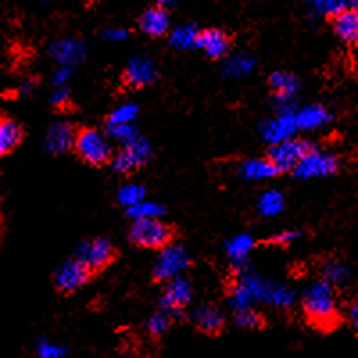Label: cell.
I'll return each mask as SVG.
<instances>
[{
	"instance_id": "29",
	"label": "cell",
	"mask_w": 358,
	"mask_h": 358,
	"mask_svg": "<svg viewBox=\"0 0 358 358\" xmlns=\"http://www.w3.org/2000/svg\"><path fill=\"white\" fill-rule=\"evenodd\" d=\"M171 322H172V315L167 312H158L155 313L151 317V321H149V331H151V335H155V337H159V335H163L165 331L171 328Z\"/></svg>"
},
{
	"instance_id": "31",
	"label": "cell",
	"mask_w": 358,
	"mask_h": 358,
	"mask_svg": "<svg viewBox=\"0 0 358 358\" xmlns=\"http://www.w3.org/2000/svg\"><path fill=\"white\" fill-rule=\"evenodd\" d=\"M38 355L40 358H63L65 357V350L59 346H54L47 341L38 342Z\"/></svg>"
},
{
	"instance_id": "1",
	"label": "cell",
	"mask_w": 358,
	"mask_h": 358,
	"mask_svg": "<svg viewBox=\"0 0 358 358\" xmlns=\"http://www.w3.org/2000/svg\"><path fill=\"white\" fill-rule=\"evenodd\" d=\"M303 312L312 326L330 331L338 326V306L334 285L330 281H315L303 296Z\"/></svg>"
},
{
	"instance_id": "25",
	"label": "cell",
	"mask_w": 358,
	"mask_h": 358,
	"mask_svg": "<svg viewBox=\"0 0 358 358\" xmlns=\"http://www.w3.org/2000/svg\"><path fill=\"white\" fill-rule=\"evenodd\" d=\"M197 31L192 25H185V27L176 29L174 33H172L171 41L174 47H179V49H187V47H192V45H196L197 41Z\"/></svg>"
},
{
	"instance_id": "4",
	"label": "cell",
	"mask_w": 358,
	"mask_h": 358,
	"mask_svg": "<svg viewBox=\"0 0 358 358\" xmlns=\"http://www.w3.org/2000/svg\"><path fill=\"white\" fill-rule=\"evenodd\" d=\"M313 151H315V149H313L312 143L305 142V140L289 138L283 140V142L273 143L267 158L273 162V165L278 169V172L283 174V172L296 171V169L301 165L303 159H305L306 156L312 155Z\"/></svg>"
},
{
	"instance_id": "19",
	"label": "cell",
	"mask_w": 358,
	"mask_h": 358,
	"mask_svg": "<svg viewBox=\"0 0 358 358\" xmlns=\"http://www.w3.org/2000/svg\"><path fill=\"white\" fill-rule=\"evenodd\" d=\"M268 86L276 94V97H280V101H285V99H290L296 94L299 83L290 73L274 72L271 79H268Z\"/></svg>"
},
{
	"instance_id": "15",
	"label": "cell",
	"mask_w": 358,
	"mask_h": 358,
	"mask_svg": "<svg viewBox=\"0 0 358 358\" xmlns=\"http://www.w3.org/2000/svg\"><path fill=\"white\" fill-rule=\"evenodd\" d=\"M140 29L147 36L151 38H159L169 31V25H171V20H169V15L165 9L162 8H151L147 9L140 17Z\"/></svg>"
},
{
	"instance_id": "17",
	"label": "cell",
	"mask_w": 358,
	"mask_h": 358,
	"mask_svg": "<svg viewBox=\"0 0 358 358\" xmlns=\"http://www.w3.org/2000/svg\"><path fill=\"white\" fill-rule=\"evenodd\" d=\"M296 129H297L296 115L281 113L276 120L267 124V127H265V138L273 143L283 142V140H289L290 134H292Z\"/></svg>"
},
{
	"instance_id": "2",
	"label": "cell",
	"mask_w": 358,
	"mask_h": 358,
	"mask_svg": "<svg viewBox=\"0 0 358 358\" xmlns=\"http://www.w3.org/2000/svg\"><path fill=\"white\" fill-rule=\"evenodd\" d=\"M174 228L162 222L158 217L155 219L134 220L129 228V238L133 244L143 249H165L174 241Z\"/></svg>"
},
{
	"instance_id": "36",
	"label": "cell",
	"mask_w": 358,
	"mask_h": 358,
	"mask_svg": "<svg viewBox=\"0 0 358 358\" xmlns=\"http://www.w3.org/2000/svg\"><path fill=\"white\" fill-rule=\"evenodd\" d=\"M127 33L122 31V29H113V31H108L106 38H111V40H120V38H126Z\"/></svg>"
},
{
	"instance_id": "38",
	"label": "cell",
	"mask_w": 358,
	"mask_h": 358,
	"mask_svg": "<svg viewBox=\"0 0 358 358\" xmlns=\"http://www.w3.org/2000/svg\"><path fill=\"white\" fill-rule=\"evenodd\" d=\"M308 2L313 6V8L317 9V11H324L326 2H328V0H308Z\"/></svg>"
},
{
	"instance_id": "9",
	"label": "cell",
	"mask_w": 358,
	"mask_h": 358,
	"mask_svg": "<svg viewBox=\"0 0 358 358\" xmlns=\"http://www.w3.org/2000/svg\"><path fill=\"white\" fill-rule=\"evenodd\" d=\"M188 265L187 252L181 248H165L162 257L158 258L155 267V280L156 281H171L179 276V273Z\"/></svg>"
},
{
	"instance_id": "30",
	"label": "cell",
	"mask_w": 358,
	"mask_h": 358,
	"mask_svg": "<svg viewBox=\"0 0 358 358\" xmlns=\"http://www.w3.org/2000/svg\"><path fill=\"white\" fill-rule=\"evenodd\" d=\"M348 278V268L342 264H330L326 267V281L331 285H342Z\"/></svg>"
},
{
	"instance_id": "5",
	"label": "cell",
	"mask_w": 358,
	"mask_h": 358,
	"mask_svg": "<svg viewBox=\"0 0 358 358\" xmlns=\"http://www.w3.org/2000/svg\"><path fill=\"white\" fill-rule=\"evenodd\" d=\"M94 271L85 262L73 258L57 267V271L54 273V287L62 294H72L86 285L94 278Z\"/></svg>"
},
{
	"instance_id": "37",
	"label": "cell",
	"mask_w": 358,
	"mask_h": 358,
	"mask_svg": "<svg viewBox=\"0 0 358 358\" xmlns=\"http://www.w3.org/2000/svg\"><path fill=\"white\" fill-rule=\"evenodd\" d=\"M176 0H156V8H162V9H171L172 6H174Z\"/></svg>"
},
{
	"instance_id": "14",
	"label": "cell",
	"mask_w": 358,
	"mask_h": 358,
	"mask_svg": "<svg viewBox=\"0 0 358 358\" xmlns=\"http://www.w3.org/2000/svg\"><path fill=\"white\" fill-rule=\"evenodd\" d=\"M197 330L206 335H217L224 328V315L215 305H201L192 315Z\"/></svg>"
},
{
	"instance_id": "34",
	"label": "cell",
	"mask_w": 358,
	"mask_h": 358,
	"mask_svg": "<svg viewBox=\"0 0 358 358\" xmlns=\"http://www.w3.org/2000/svg\"><path fill=\"white\" fill-rule=\"evenodd\" d=\"M297 238V233L294 231H285V233H281V235H276L273 238V241H268L267 244H278V245H285L289 244V242H294Z\"/></svg>"
},
{
	"instance_id": "3",
	"label": "cell",
	"mask_w": 358,
	"mask_h": 358,
	"mask_svg": "<svg viewBox=\"0 0 358 358\" xmlns=\"http://www.w3.org/2000/svg\"><path fill=\"white\" fill-rule=\"evenodd\" d=\"M73 151L85 163L92 167H102L106 163H111V147L102 136L101 131L94 127H83L76 134Z\"/></svg>"
},
{
	"instance_id": "27",
	"label": "cell",
	"mask_w": 358,
	"mask_h": 358,
	"mask_svg": "<svg viewBox=\"0 0 358 358\" xmlns=\"http://www.w3.org/2000/svg\"><path fill=\"white\" fill-rule=\"evenodd\" d=\"M252 245H255V242H252L249 236L245 235L236 236V238H233V241L228 244V255L233 258V260H242V258L251 251Z\"/></svg>"
},
{
	"instance_id": "24",
	"label": "cell",
	"mask_w": 358,
	"mask_h": 358,
	"mask_svg": "<svg viewBox=\"0 0 358 358\" xmlns=\"http://www.w3.org/2000/svg\"><path fill=\"white\" fill-rule=\"evenodd\" d=\"M163 210L159 204L155 203H138L134 204V206L127 208V215L131 217L133 220H140V219H155V217L162 215Z\"/></svg>"
},
{
	"instance_id": "8",
	"label": "cell",
	"mask_w": 358,
	"mask_h": 358,
	"mask_svg": "<svg viewBox=\"0 0 358 358\" xmlns=\"http://www.w3.org/2000/svg\"><path fill=\"white\" fill-rule=\"evenodd\" d=\"M192 297V287L183 278H174L167 281L165 290L162 296V308L163 312L171 313L172 319L183 317V310L188 305Z\"/></svg>"
},
{
	"instance_id": "12",
	"label": "cell",
	"mask_w": 358,
	"mask_h": 358,
	"mask_svg": "<svg viewBox=\"0 0 358 358\" xmlns=\"http://www.w3.org/2000/svg\"><path fill=\"white\" fill-rule=\"evenodd\" d=\"M331 27L335 34L341 38L344 43L351 47H358V11L353 8H348L344 11L337 13L330 17Z\"/></svg>"
},
{
	"instance_id": "10",
	"label": "cell",
	"mask_w": 358,
	"mask_h": 358,
	"mask_svg": "<svg viewBox=\"0 0 358 358\" xmlns=\"http://www.w3.org/2000/svg\"><path fill=\"white\" fill-rule=\"evenodd\" d=\"M338 171V159L331 155H319L313 151L306 156L301 165L296 169L297 178H319V176H331Z\"/></svg>"
},
{
	"instance_id": "35",
	"label": "cell",
	"mask_w": 358,
	"mask_h": 358,
	"mask_svg": "<svg viewBox=\"0 0 358 358\" xmlns=\"http://www.w3.org/2000/svg\"><path fill=\"white\" fill-rule=\"evenodd\" d=\"M350 321H351V324H353L355 330L358 331V296L355 297L353 303H351V306H350Z\"/></svg>"
},
{
	"instance_id": "32",
	"label": "cell",
	"mask_w": 358,
	"mask_h": 358,
	"mask_svg": "<svg viewBox=\"0 0 358 358\" xmlns=\"http://www.w3.org/2000/svg\"><path fill=\"white\" fill-rule=\"evenodd\" d=\"M110 133L113 134L115 138H118V140H122L124 143H131V142H134V140L138 138V136H136V131L133 129V127L129 126V124H126V126H117V127H110Z\"/></svg>"
},
{
	"instance_id": "7",
	"label": "cell",
	"mask_w": 358,
	"mask_h": 358,
	"mask_svg": "<svg viewBox=\"0 0 358 358\" xmlns=\"http://www.w3.org/2000/svg\"><path fill=\"white\" fill-rule=\"evenodd\" d=\"M149 156H151V149L145 143V140L136 138L111 158V169L118 174H131L138 167H142L143 163L149 159Z\"/></svg>"
},
{
	"instance_id": "28",
	"label": "cell",
	"mask_w": 358,
	"mask_h": 358,
	"mask_svg": "<svg viewBox=\"0 0 358 358\" xmlns=\"http://www.w3.org/2000/svg\"><path fill=\"white\" fill-rule=\"evenodd\" d=\"M143 196H145V190L138 185H127L122 190L118 192V201L124 204L126 208L134 206L143 201Z\"/></svg>"
},
{
	"instance_id": "39",
	"label": "cell",
	"mask_w": 358,
	"mask_h": 358,
	"mask_svg": "<svg viewBox=\"0 0 358 358\" xmlns=\"http://www.w3.org/2000/svg\"><path fill=\"white\" fill-rule=\"evenodd\" d=\"M350 6H351V8L357 9V11H358V0H350Z\"/></svg>"
},
{
	"instance_id": "22",
	"label": "cell",
	"mask_w": 358,
	"mask_h": 358,
	"mask_svg": "<svg viewBox=\"0 0 358 358\" xmlns=\"http://www.w3.org/2000/svg\"><path fill=\"white\" fill-rule=\"evenodd\" d=\"M283 206H285V201H283V196H281L280 192H265L264 196L260 197V201H258V210H260L262 215H276V213H280L281 210H283Z\"/></svg>"
},
{
	"instance_id": "20",
	"label": "cell",
	"mask_w": 358,
	"mask_h": 358,
	"mask_svg": "<svg viewBox=\"0 0 358 358\" xmlns=\"http://www.w3.org/2000/svg\"><path fill=\"white\" fill-rule=\"evenodd\" d=\"M242 174H244L245 179H267L273 178V176L280 174L278 169L274 167L273 162L268 158H262V159H251V162H245L244 167H242Z\"/></svg>"
},
{
	"instance_id": "11",
	"label": "cell",
	"mask_w": 358,
	"mask_h": 358,
	"mask_svg": "<svg viewBox=\"0 0 358 358\" xmlns=\"http://www.w3.org/2000/svg\"><path fill=\"white\" fill-rule=\"evenodd\" d=\"M196 45L201 50H204L208 57L219 59V57H224L228 54L231 40L220 29H204V31L197 34Z\"/></svg>"
},
{
	"instance_id": "13",
	"label": "cell",
	"mask_w": 358,
	"mask_h": 358,
	"mask_svg": "<svg viewBox=\"0 0 358 358\" xmlns=\"http://www.w3.org/2000/svg\"><path fill=\"white\" fill-rule=\"evenodd\" d=\"M156 79V69L151 62L143 57H136L126 66L122 73V81L127 88H142L145 85H151Z\"/></svg>"
},
{
	"instance_id": "23",
	"label": "cell",
	"mask_w": 358,
	"mask_h": 358,
	"mask_svg": "<svg viewBox=\"0 0 358 358\" xmlns=\"http://www.w3.org/2000/svg\"><path fill=\"white\" fill-rule=\"evenodd\" d=\"M235 321L236 324L242 326V328H248V330H258V328H262L265 324L264 317H262L260 313L251 308L236 310Z\"/></svg>"
},
{
	"instance_id": "26",
	"label": "cell",
	"mask_w": 358,
	"mask_h": 358,
	"mask_svg": "<svg viewBox=\"0 0 358 358\" xmlns=\"http://www.w3.org/2000/svg\"><path fill=\"white\" fill-rule=\"evenodd\" d=\"M136 113H138V110H136V106H133V104H126V106L122 108H117V110L108 117V127L126 126V124H129L131 120L136 117Z\"/></svg>"
},
{
	"instance_id": "21",
	"label": "cell",
	"mask_w": 358,
	"mask_h": 358,
	"mask_svg": "<svg viewBox=\"0 0 358 358\" xmlns=\"http://www.w3.org/2000/svg\"><path fill=\"white\" fill-rule=\"evenodd\" d=\"M331 118V115L321 106H312L306 108V110L299 111L296 115V122L299 129H312V127H317L321 124H326Z\"/></svg>"
},
{
	"instance_id": "33",
	"label": "cell",
	"mask_w": 358,
	"mask_h": 358,
	"mask_svg": "<svg viewBox=\"0 0 358 358\" xmlns=\"http://www.w3.org/2000/svg\"><path fill=\"white\" fill-rule=\"evenodd\" d=\"M52 104L54 108H57V110H69L70 108L69 94H66V92H57L52 99Z\"/></svg>"
},
{
	"instance_id": "16",
	"label": "cell",
	"mask_w": 358,
	"mask_h": 358,
	"mask_svg": "<svg viewBox=\"0 0 358 358\" xmlns=\"http://www.w3.org/2000/svg\"><path fill=\"white\" fill-rule=\"evenodd\" d=\"M76 131L70 124H56L54 127H50L49 136H47V149L54 155H59V152L69 151L70 147H73L76 142Z\"/></svg>"
},
{
	"instance_id": "18",
	"label": "cell",
	"mask_w": 358,
	"mask_h": 358,
	"mask_svg": "<svg viewBox=\"0 0 358 358\" xmlns=\"http://www.w3.org/2000/svg\"><path fill=\"white\" fill-rule=\"evenodd\" d=\"M24 131L13 118L2 117L0 120V155L6 156L20 145Z\"/></svg>"
},
{
	"instance_id": "6",
	"label": "cell",
	"mask_w": 358,
	"mask_h": 358,
	"mask_svg": "<svg viewBox=\"0 0 358 358\" xmlns=\"http://www.w3.org/2000/svg\"><path fill=\"white\" fill-rule=\"evenodd\" d=\"M76 258L85 262L97 274L117 260V249L106 238H94V241H86L79 245Z\"/></svg>"
}]
</instances>
